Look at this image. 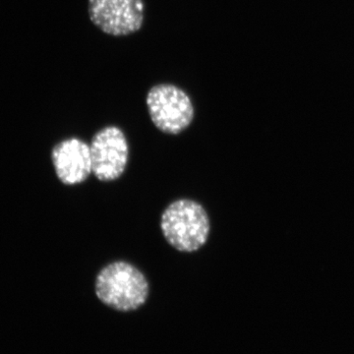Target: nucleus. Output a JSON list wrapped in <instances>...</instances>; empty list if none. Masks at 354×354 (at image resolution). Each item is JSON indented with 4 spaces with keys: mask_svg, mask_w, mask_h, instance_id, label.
Masks as SVG:
<instances>
[{
    "mask_svg": "<svg viewBox=\"0 0 354 354\" xmlns=\"http://www.w3.org/2000/svg\"><path fill=\"white\" fill-rule=\"evenodd\" d=\"M95 292L106 307L128 313L141 308L148 301L150 283L136 266L127 261H115L97 272Z\"/></svg>",
    "mask_w": 354,
    "mask_h": 354,
    "instance_id": "obj_1",
    "label": "nucleus"
},
{
    "mask_svg": "<svg viewBox=\"0 0 354 354\" xmlns=\"http://www.w3.org/2000/svg\"><path fill=\"white\" fill-rule=\"evenodd\" d=\"M160 225L165 241L179 252H196L207 243L211 232L206 209L191 199L169 204L160 216Z\"/></svg>",
    "mask_w": 354,
    "mask_h": 354,
    "instance_id": "obj_2",
    "label": "nucleus"
},
{
    "mask_svg": "<svg viewBox=\"0 0 354 354\" xmlns=\"http://www.w3.org/2000/svg\"><path fill=\"white\" fill-rule=\"evenodd\" d=\"M146 104L153 125L165 134H180L194 120L195 109L189 95L174 84L153 86L147 94Z\"/></svg>",
    "mask_w": 354,
    "mask_h": 354,
    "instance_id": "obj_3",
    "label": "nucleus"
},
{
    "mask_svg": "<svg viewBox=\"0 0 354 354\" xmlns=\"http://www.w3.org/2000/svg\"><path fill=\"white\" fill-rule=\"evenodd\" d=\"M88 13L104 34L125 37L143 27L145 4L143 0H88Z\"/></svg>",
    "mask_w": 354,
    "mask_h": 354,
    "instance_id": "obj_4",
    "label": "nucleus"
},
{
    "mask_svg": "<svg viewBox=\"0 0 354 354\" xmlns=\"http://www.w3.org/2000/svg\"><path fill=\"white\" fill-rule=\"evenodd\" d=\"M92 171L102 183L118 180L124 174L129 158V145L120 127H106L91 141Z\"/></svg>",
    "mask_w": 354,
    "mask_h": 354,
    "instance_id": "obj_5",
    "label": "nucleus"
},
{
    "mask_svg": "<svg viewBox=\"0 0 354 354\" xmlns=\"http://www.w3.org/2000/svg\"><path fill=\"white\" fill-rule=\"evenodd\" d=\"M51 158L58 178L65 185L82 183L93 174L90 145L83 140H64L55 147Z\"/></svg>",
    "mask_w": 354,
    "mask_h": 354,
    "instance_id": "obj_6",
    "label": "nucleus"
}]
</instances>
